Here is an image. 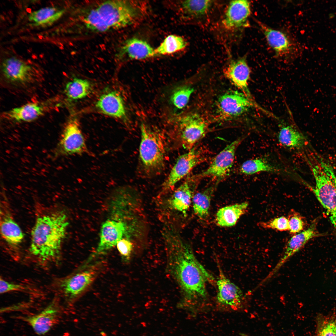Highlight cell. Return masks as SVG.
I'll return each mask as SVG.
<instances>
[{"instance_id": "f1b7e54d", "label": "cell", "mask_w": 336, "mask_h": 336, "mask_svg": "<svg viewBox=\"0 0 336 336\" xmlns=\"http://www.w3.org/2000/svg\"><path fill=\"white\" fill-rule=\"evenodd\" d=\"M214 189L211 187L203 191L197 193L193 196L192 201L194 213L201 219H206L209 215L211 196Z\"/></svg>"}, {"instance_id": "3957f363", "label": "cell", "mask_w": 336, "mask_h": 336, "mask_svg": "<svg viewBox=\"0 0 336 336\" xmlns=\"http://www.w3.org/2000/svg\"><path fill=\"white\" fill-rule=\"evenodd\" d=\"M140 15V8L132 1L108 0L88 10L80 20L88 30L100 33L127 26Z\"/></svg>"}, {"instance_id": "4316f807", "label": "cell", "mask_w": 336, "mask_h": 336, "mask_svg": "<svg viewBox=\"0 0 336 336\" xmlns=\"http://www.w3.org/2000/svg\"><path fill=\"white\" fill-rule=\"evenodd\" d=\"M279 142L289 148L300 149L305 145L306 139L304 135L292 125L282 127L278 136Z\"/></svg>"}, {"instance_id": "d6a6232c", "label": "cell", "mask_w": 336, "mask_h": 336, "mask_svg": "<svg viewBox=\"0 0 336 336\" xmlns=\"http://www.w3.org/2000/svg\"><path fill=\"white\" fill-rule=\"evenodd\" d=\"M314 336H336V317L319 315L316 319Z\"/></svg>"}, {"instance_id": "5bb4252c", "label": "cell", "mask_w": 336, "mask_h": 336, "mask_svg": "<svg viewBox=\"0 0 336 336\" xmlns=\"http://www.w3.org/2000/svg\"><path fill=\"white\" fill-rule=\"evenodd\" d=\"M2 68L5 77L13 83H30L38 78L35 71L31 66L15 57L4 60Z\"/></svg>"}, {"instance_id": "8992f818", "label": "cell", "mask_w": 336, "mask_h": 336, "mask_svg": "<svg viewBox=\"0 0 336 336\" xmlns=\"http://www.w3.org/2000/svg\"><path fill=\"white\" fill-rule=\"evenodd\" d=\"M144 233L128 226L125 222L107 220L102 224L99 243L89 259L104 254L117 245L118 241L124 238V236L125 239L133 243L131 237L140 241L143 238Z\"/></svg>"}, {"instance_id": "f35d334b", "label": "cell", "mask_w": 336, "mask_h": 336, "mask_svg": "<svg viewBox=\"0 0 336 336\" xmlns=\"http://www.w3.org/2000/svg\"><path fill=\"white\" fill-rule=\"evenodd\" d=\"M329 167L331 175L336 189V166L329 162Z\"/></svg>"}, {"instance_id": "83f0119b", "label": "cell", "mask_w": 336, "mask_h": 336, "mask_svg": "<svg viewBox=\"0 0 336 336\" xmlns=\"http://www.w3.org/2000/svg\"><path fill=\"white\" fill-rule=\"evenodd\" d=\"M92 85L87 79L74 77L68 82L64 89L65 96L69 101L82 99L92 91Z\"/></svg>"}, {"instance_id": "8fae6325", "label": "cell", "mask_w": 336, "mask_h": 336, "mask_svg": "<svg viewBox=\"0 0 336 336\" xmlns=\"http://www.w3.org/2000/svg\"><path fill=\"white\" fill-rule=\"evenodd\" d=\"M180 137L183 147L189 150L203 137L206 132L208 123L197 113L189 114L182 117L179 121Z\"/></svg>"}, {"instance_id": "e0dca14e", "label": "cell", "mask_w": 336, "mask_h": 336, "mask_svg": "<svg viewBox=\"0 0 336 336\" xmlns=\"http://www.w3.org/2000/svg\"><path fill=\"white\" fill-rule=\"evenodd\" d=\"M224 73L227 78L241 92L249 98L253 100L248 88L250 70L245 55L231 61L224 70Z\"/></svg>"}, {"instance_id": "d6986e66", "label": "cell", "mask_w": 336, "mask_h": 336, "mask_svg": "<svg viewBox=\"0 0 336 336\" xmlns=\"http://www.w3.org/2000/svg\"><path fill=\"white\" fill-rule=\"evenodd\" d=\"M59 309L53 302L37 314L24 317L23 319L32 327L36 334L43 335L48 332L58 317Z\"/></svg>"}, {"instance_id": "277c9868", "label": "cell", "mask_w": 336, "mask_h": 336, "mask_svg": "<svg viewBox=\"0 0 336 336\" xmlns=\"http://www.w3.org/2000/svg\"><path fill=\"white\" fill-rule=\"evenodd\" d=\"M311 165L315 180L314 187L308 186L325 210L329 218L336 229V189L330 173L329 162L319 157Z\"/></svg>"}, {"instance_id": "7c38bea8", "label": "cell", "mask_w": 336, "mask_h": 336, "mask_svg": "<svg viewBox=\"0 0 336 336\" xmlns=\"http://www.w3.org/2000/svg\"><path fill=\"white\" fill-rule=\"evenodd\" d=\"M242 140L241 138H239L227 146L215 156L200 176L210 177L218 181L227 176L233 165L236 149Z\"/></svg>"}, {"instance_id": "ba28073f", "label": "cell", "mask_w": 336, "mask_h": 336, "mask_svg": "<svg viewBox=\"0 0 336 336\" xmlns=\"http://www.w3.org/2000/svg\"><path fill=\"white\" fill-rule=\"evenodd\" d=\"M217 292L216 304L220 311H240L244 305V296L240 288L226 276L220 268L217 281Z\"/></svg>"}, {"instance_id": "44dd1931", "label": "cell", "mask_w": 336, "mask_h": 336, "mask_svg": "<svg viewBox=\"0 0 336 336\" xmlns=\"http://www.w3.org/2000/svg\"><path fill=\"white\" fill-rule=\"evenodd\" d=\"M119 57L126 56L135 60H143L156 56L154 49L146 41L136 37L127 40L121 47Z\"/></svg>"}, {"instance_id": "e575fe53", "label": "cell", "mask_w": 336, "mask_h": 336, "mask_svg": "<svg viewBox=\"0 0 336 336\" xmlns=\"http://www.w3.org/2000/svg\"><path fill=\"white\" fill-rule=\"evenodd\" d=\"M258 225L265 229H271L280 231L289 230L288 220L287 218L284 216L275 217L266 222H259Z\"/></svg>"}, {"instance_id": "7a4b0ae2", "label": "cell", "mask_w": 336, "mask_h": 336, "mask_svg": "<svg viewBox=\"0 0 336 336\" xmlns=\"http://www.w3.org/2000/svg\"><path fill=\"white\" fill-rule=\"evenodd\" d=\"M68 224L62 211L38 217L31 231L30 253L43 261L58 260Z\"/></svg>"}, {"instance_id": "f546056e", "label": "cell", "mask_w": 336, "mask_h": 336, "mask_svg": "<svg viewBox=\"0 0 336 336\" xmlns=\"http://www.w3.org/2000/svg\"><path fill=\"white\" fill-rule=\"evenodd\" d=\"M240 170L241 173L247 175L261 172L278 173L280 171L279 168L260 158L245 161L240 166Z\"/></svg>"}, {"instance_id": "5b68a950", "label": "cell", "mask_w": 336, "mask_h": 336, "mask_svg": "<svg viewBox=\"0 0 336 336\" xmlns=\"http://www.w3.org/2000/svg\"><path fill=\"white\" fill-rule=\"evenodd\" d=\"M139 155L145 169L148 172L161 170L164 165V140L160 133L142 124Z\"/></svg>"}, {"instance_id": "ab89813d", "label": "cell", "mask_w": 336, "mask_h": 336, "mask_svg": "<svg viewBox=\"0 0 336 336\" xmlns=\"http://www.w3.org/2000/svg\"><path fill=\"white\" fill-rule=\"evenodd\" d=\"M239 335L240 336H251L247 334L243 333H240Z\"/></svg>"}, {"instance_id": "9c48e42d", "label": "cell", "mask_w": 336, "mask_h": 336, "mask_svg": "<svg viewBox=\"0 0 336 336\" xmlns=\"http://www.w3.org/2000/svg\"><path fill=\"white\" fill-rule=\"evenodd\" d=\"M217 107L220 115L226 119L238 117L252 107L264 110L242 92L234 90L220 96L217 100Z\"/></svg>"}, {"instance_id": "d4e9b609", "label": "cell", "mask_w": 336, "mask_h": 336, "mask_svg": "<svg viewBox=\"0 0 336 336\" xmlns=\"http://www.w3.org/2000/svg\"><path fill=\"white\" fill-rule=\"evenodd\" d=\"M65 9L59 10L54 7H46L30 13L28 16L29 24L32 27H45L50 26L64 14Z\"/></svg>"}, {"instance_id": "603a6c76", "label": "cell", "mask_w": 336, "mask_h": 336, "mask_svg": "<svg viewBox=\"0 0 336 336\" xmlns=\"http://www.w3.org/2000/svg\"><path fill=\"white\" fill-rule=\"evenodd\" d=\"M248 205V203L245 202L220 208L216 215L217 225L224 227L234 226L240 217L245 213Z\"/></svg>"}, {"instance_id": "484cf974", "label": "cell", "mask_w": 336, "mask_h": 336, "mask_svg": "<svg viewBox=\"0 0 336 336\" xmlns=\"http://www.w3.org/2000/svg\"><path fill=\"white\" fill-rule=\"evenodd\" d=\"M189 182L186 181L174 191L169 200L170 207L184 215L189 209L193 198V193Z\"/></svg>"}, {"instance_id": "6da1fadb", "label": "cell", "mask_w": 336, "mask_h": 336, "mask_svg": "<svg viewBox=\"0 0 336 336\" xmlns=\"http://www.w3.org/2000/svg\"><path fill=\"white\" fill-rule=\"evenodd\" d=\"M167 270L178 285L182 293L180 304L195 314L201 312L207 300V282L214 280L196 259L189 245L175 232L164 231Z\"/></svg>"}, {"instance_id": "2e32d148", "label": "cell", "mask_w": 336, "mask_h": 336, "mask_svg": "<svg viewBox=\"0 0 336 336\" xmlns=\"http://www.w3.org/2000/svg\"><path fill=\"white\" fill-rule=\"evenodd\" d=\"M96 109L101 113L126 122L127 112L124 99L117 91L108 90L96 102Z\"/></svg>"}, {"instance_id": "ac0fdd59", "label": "cell", "mask_w": 336, "mask_h": 336, "mask_svg": "<svg viewBox=\"0 0 336 336\" xmlns=\"http://www.w3.org/2000/svg\"><path fill=\"white\" fill-rule=\"evenodd\" d=\"M256 22L268 44L277 55L280 57L287 56L293 52L294 45L286 33L270 27L259 21L256 20Z\"/></svg>"}, {"instance_id": "52a82bcc", "label": "cell", "mask_w": 336, "mask_h": 336, "mask_svg": "<svg viewBox=\"0 0 336 336\" xmlns=\"http://www.w3.org/2000/svg\"><path fill=\"white\" fill-rule=\"evenodd\" d=\"M83 268L60 282V288L71 302L80 298L90 287L98 274L100 266L99 264Z\"/></svg>"}, {"instance_id": "30bf717a", "label": "cell", "mask_w": 336, "mask_h": 336, "mask_svg": "<svg viewBox=\"0 0 336 336\" xmlns=\"http://www.w3.org/2000/svg\"><path fill=\"white\" fill-rule=\"evenodd\" d=\"M57 150L59 154L66 156L82 154L87 151L85 139L75 117L70 119L65 125Z\"/></svg>"}, {"instance_id": "4fadbf2b", "label": "cell", "mask_w": 336, "mask_h": 336, "mask_svg": "<svg viewBox=\"0 0 336 336\" xmlns=\"http://www.w3.org/2000/svg\"><path fill=\"white\" fill-rule=\"evenodd\" d=\"M204 159V157L202 152L194 148L181 155L178 158L163 184V190L167 191L171 189L178 181Z\"/></svg>"}, {"instance_id": "1f68e13d", "label": "cell", "mask_w": 336, "mask_h": 336, "mask_svg": "<svg viewBox=\"0 0 336 336\" xmlns=\"http://www.w3.org/2000/svg\"><path fill=\"white\" fill-rule=\"evenodd\" d=\"M212 4L211 0H185L181 4L182 9L187 15L194 18L206 15Z\"/></svg>"}, {"instance_id": "8d00e7d4", "label": "cell", "mask_w": 336, "mask_h": 336, "mask_svg": "<svg viewBox=\"0 0 336 336\" xmlns=\"http://www.w3.org/2000/svg\"><path fill=\"white\" fill-rule=\"evenodd\" d=\"M117 248L122 258L126 261H128L133 251L134 244L130 241L122 239L117 244Z\"/></svg>"}, {"instance_id": "9a60e30c", "label": "cell", "mask_w": 336, "mask_h": 336, "mask_svg": "<svg viewBox=\"0 0 336 336\" xmlns=\"http://www.w3.org/2000/svg\"><path fill=\"white\" fill-rule=\"evenodd\" d=\"M250 3L248 0L231 1L226 11L222 23L228 30L237 31L249 26L248 19L251 13Z\"/></svg>"}, {"instance_id": "836d02e7", "label": "cell", "mask_w": 336, "mask_h": 336, "mask_svg": "<svg viewBox=\"0 0 336 336\" xmlns=\"http://www.w3.org/2000/svg\"><path fill=\"white\" fill-rule=\"evenodd\" d=\"M194 89L191 86L184 85L175 88L172 93L170 101L177 109L181 110L188 104Z\"/></svg>"}, {"instance_id": "cb8c5ba5", "label": "cell", "mask_w": 336, "mask_h": 336, "mask_svg": "<svg viewBox=\"0 0 336 336\" xmlns=\"http://www.w3.org/2000/svg\"><path fill=\"white\" fill-rule=\"evenodd\" d=\"M2 213L0 222L2 236L10 245H17L22 241L24 234L19 226L8 213Z\"/></svg>"}, {"instance_id": "7402d4cb", "label": "cell", "mask_w": 336, "mask_h": 336, "mask_svg": "<svg viewBox=\"0 0 336 336\" xmlns=\"http://www.w3.org/2000/svg\"><path fill=\"white\" fill-rule=\"evenodd\" d=\"M45 107L36 103H28L4 112L2 117L15 122H30L43 115L45 110Z\"/></svg>"}, {"instance_id": "4dcf8cb0", "label": "cell", "mask_w": 336, "mask_h": 336, "mask_svg": "<svg viewBox=\"0 0 336 336\" xmlns=\"http://www.w3.org/2000/svg\"><path fill=\"white\" fill-rule=\"evenodd\" d=\"M186 45V42L182 37L173 35H170L167 36L155 49V52L156 56L170 54L183 49Z\"/></svg>"}, {"instance_id": "74e56055", "label": "cell", "mask_w": 336, "mask_h": 336, "mask_svg": "<svg viewBox=\"0 0 336 336\" xmlns=\"http://www.w3.org/2000/svg\"><path fill=\"white\" fill-rule=\"evenodd\" d=\"M26 289V287L22 285L11 283L0 278V293L1 294L15 291H23Z\"/></svg>"}, {"instance_id": "d590c367", "label": "cell", "mask_w": 336, "mask_h": 336, "mask_svg": "<svg viewBox=\"0 0 336 336\" xmlns=\"http://www.w3.org/2000/svg\"><path fill=\"white\" fill-rule=\"evenodd\" d=\"M287 218L288 222V231L290 234L294 235L304 230L305 222L298 212L291 210Z\"/></svg>"}, {"instance_id": "ffe728a7", "label": "cell", "mask_w": 336, "mask_h": 336, "mask_svg": "<svg viewBox=\"0 0 336 336\" xmlns=\"http://www.w3.org/2000/svg\"><path fill=\"white\" fill-rule=\"evenodd\" d=\"M318 235L316 223L313 222L306 229L294 234L287 243L283 257L277 265L279 268L288 258L301 249L310 240Z\"/></svg>"}]
</instances>
